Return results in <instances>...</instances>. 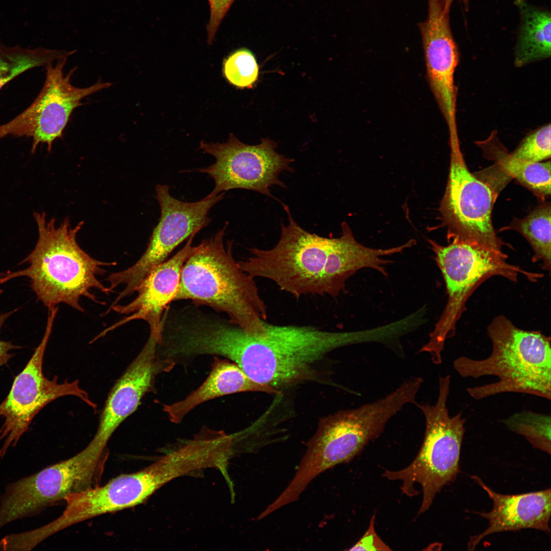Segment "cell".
<instances>
[{"label":"cell","mask_w":551,"mask_h":551,"mask_svg":"<svg viewBox=\"0 0 551 551\" xmlns=\"http://www.w3.org/2000/svg\"><path fill=\"white\" fill-rule=\"evenodd\" d=\"M492 148L495 160L507 176L516 179L541 198L550 196V160L544 162H525L513 157L503 149Z\"/></svg>","instance_id":"cb8c5ba5"},{"label":"cell","mask_w":551,"mask_h":551,"mask_svg":"<svg viewBox=\"0 0 551 551\" xmlns=\"http://www.w3.org/2000/svg\"><path fill=\"white\" fill-rule=\"evenodd\" d=\"M514 4L520 18L514 53V66L522 67L549 58L551 55L550 12L527 0H516Z\"/></svg>","instance_id":"44dd1931"},{"label":"cell","mask_w":551,"mask_h":551,"mask_svg":"<svg viewBox=\"0 0 551 551\" xmlns=\"http://www.w3.org/2000/svg\"><path fill=\"white\" fill-rule=\"evenodd\" d=\"M450 385L449 375L440 377L435 403L416 405L423 414L425 428L423 443L414 460L404 469L383 473L389 480H400L403 493L408 496L417 494L414 486L420 485L423 497L419 514L430 508L436 494L454 481L460 472L466 420L462 412L453 416L449 414L447 402Z\"/></svg>","instance_id":"ba28073f"},{"label":"cell","mask_w":551,"mask_h":551,"mask_svg":"<svg viewBox=\"0 0 551 551\" xmlns=\"http://www.w3.org/2000/svg\"><path fill=\"white\" fill-rule=\"evenodd\" d=\"M67 59L45 66V80L38 96L19 114L0 124V139L8 136L29 137L32 139V153L40 144H46L50 152L54 142L62 137L74 110L82 105V100L111 86L102 81L84 88L73 86L71 77L75 69L66 76L63 72Z\"/></svg>","instance_id":"7c38bea8"},{"label":"cell","mask_w":551,"mask_h":551,"mask_svg":"<svg viewBox=\"0 0 551 551\" xmlns=\"http://www.w3.org/2000/svg\"><path fill=\"white\" fill-rule=\"evenodd\" d=\"M266 327L263 338L243 333L235 363L253 381L281 392L314 381L317 365L331 352L367 339L365 330L335 332L267 321Z\"/></svg>","instance_id":"277c9868"},{"label":"cell","mask_w":551,"mask_h":551,"mask_svg":"<svg viewBox=\"0 0 551 551\" xmlns=\"http://www.w3.org/2000/svg\"><path fill=\"white\" fill-rule=\"evenodd\" d=\"M443 3H444V6H445V8L446 9H449L450 8V6H451L452 3L455 0H443ZM459 1L462 2L465 6H467L468 0H459Z\"/></svg>","instance_id":"4dcf8cb0"},{"label":"cell","mask_w":551,"mask_h":551,"mask_svg":"<svg viewBox=\"0 0 551 551\" xmlns=\"http://www.w3.org/2000/svg\"><path fill=\"white\" fill-rule=\"evenodd\" d=\"M246 392L281 393L272 387L253 381L235 363L215 356L211 372L205 382L184 399L171 404H163V409L169 420L177 424L203 403L226 395Z\"/></svg>","instance_id":"ffe728a7"},{"label":"cell","mask_w":551,"mask_h":551,"mask_svg":"<svg viewBox=\"0 0 551 551\" xmlns=\"http://www.w3.org/2000/svg\"><path fill=\"white\" fill-rule=\"evenodd\" d=\"M428 241L443 276L448 297L429 341L419 353H429L433 363L438 365L442 363L446 340L455 335L457 322L466 310L467 300L481 284L493 276L516 282L521 274L535 282L543 275L509 263L507 256L502 251L491 250L456 239L451 240L446 246L431 239Z\"/></svg>","instance_id":"52a82bcc"},{"label":"cell","mask_w":551,"mask_h":551,"mask_svg":"<svg viewBox=\"0 0 551 551\" xmlns=\"http://www.w3.org/2000/svg\"><path fill=\"white\" fill-rule=\"evenodd\" d=\"M210 6V18L207 26L208 43L211 44L217 30L234 0H208Z\"/></svg>","instance_id":"83f0119b"},{"label":"cell","mask_w":551,"mask_h":551,"mask_svg":"<svg viewBox=\"0 0 551 551\" xmlns=\"http://www.w3.org/2000/svg\"><path fill=\"white\" fill-rule=\"evenodd\" d=\"M283 206L288 223H281L277 244L268 249L249 248L251 256L237 261L239 266L252 278L269 280L296 297L338 296L347 279L365 267L364 246L356 240L345 222L341 224L339 237L320 236L301 228L288 206Z\"/></svg>","instance_id":"6da1fadb"},{"label":"cell","mask_w":551,"mask_h":551,"mask_svg":"<svg viewBox=\"0 0 551 551\" xmlns=\"http://www.w3.org/2000/svg\"><path fill=\"white\" fill-rule=\"evenodd\" d=\"M75 50L54 49L38 47L24 48L10 46L0 41V89L23 72L39 67H45L60 59L68 58Z\"/></svg>","instance_id":"7402d4cb"},{"label":"cell","mask_w":551,"mask_h":551,"mask_svg":"<svg viewBox=\"0 0 551 551\" xmlns=\"http://www.w3.org/2000/svg\"><path fill=\"white\" fill-rule=\"evenodd\" d=\"M450 166L440 210L449 241L456 239L496 251L503 243L492 222L495 196L492 188L472 174L462 155L459 137L449 139Z\"/></svg>","instance_id":"8fae6325"},{"label":"cell","mask_w":551,"mask_h":551,"mask_svg":"<svg viewBox=\"0 0 551 551\" xmlns=\"http://www.w3.org/2000/svg\"><path fill=\"white\" fill-rule=\"evenodd\" d=\"M156 198L160 217L151 236L147 247L140 259L128 268L112 273L107 280L113 290L122 285L123 290L116 297L120 301L136 292L139 286L155 267L166 261L172 252L193 234L209 225L211 209L224 197V193L194 202L179 200L171 195L169 186H156Z\"/></svg>","instance_id":"30bf717a"},{"label":"cell","mask_w":551,"mask_h":551,"mask_svg":"<svg viewBox=\"0 0 551 551\" xmlns=\"http://www.w3.org/2000/svg\"><path fill=\"white\" fill-rule=\"evenodd\" d=\"M143 468L120 474L103 485H97L67 496L65 509L54 521L40 528L41 535L51 536L80 522L106 513L138 505L155 492Z\"/></svg>","instance_id":"2e32d148"},{"label":"cell","mask_w":551,"mask_h":551,"mask_svg":"<svg viewBox=\"0 0 551 551\" xmlns=\"http://www.w3.org/2000/svg\"><path fill=\"white\" fill-rule=\"evenodd\" d=\"M58 308L48 310L45 331L39 345L22 371L16 377L6 398L0 404V442L3 441L0 457L10 447L15 446L29 429L34 417L46 405L59 397L73 395L94 409L96 405L79 386L78 381L58 382L45 378L42 365L44 353L51 336Z\"/></svg>","instance_id":"4fadbf2b"},{"label":"cell","mask_w":551,"mask_h":551,"mask_svg":"<svg viewBox=\"0 0 551 551\" xmlns=\"http://www.w3.org/2000/svg\"><path fill=\"white\" fill-rule=\"evenodd\" d=\"M109 453L91 441L68 459L8 485L0 501V529L99 485Z\"/></svg>","instance_id":"9c48e42d"},{"label":"cell","mask_w":551,"mask_h":551,"mask_svg":"<svg viewBox=\"0 0 551 551\" xmlns=\"http://www.w3.org/2000/svg\"><path fill=\"white\" fill-rule=\"evenodd\" d=\"M492 349L487 358L477 360L462 356L453 367L463 378L497 377L495 382L468 387L475 400L504 393H520L550 400L551 398L550 337L539 331L516 327L504 315L488 325Z\"/></svg>","instance_id":"5b68a950"},{"label":"cell","mask_w":551,"mask_h":551,"mask_svg":"<svg viewBox=\"0 0 551 551\" xmlns=\"http://www.w3.org/2000/svg\"><path fill=\"white\" fill-rule=\"evenodd\" d=\"M158 343L148 338L145 345L112 388L102 411L92 440L107 446L113 433L137 409L143 396L151 391L156 378L165 372L157 354Z\"/></svg>","instance_id":"ac0fdd59"},{"label":"cell","mask_w":551,"mask_h":551,"mask_svg":"<svg viewBox=\"0 0 551 551\" xmlns=\"http://www.w3.org/2000/svg\"><path fill=\"white\" fill-rule=\"evenodd\" d=\"M501 421L508 430L524 437L534 448L550 454V415L522 411Z\"/></svg>","instance_id":"d4e9b609"},{"label":"cell","mask_w":551,"mask_h":551,"mask_svg":"<svg viewBox=\"0 0 551 551\" xmlns=\"http://www.w3.org/2000/svg\"><path fill=\"white\" fill-rule=\"evenodd\" d=\"M33 216L38 238L33 250L20 263H28L29 266L1 273L0 285L14 278H28L32 291L48 310L63 303L84 312L80 303L83 297L105 305L92 290L106 294L112 292L97 276L106 272L104 267L115 266L116 262L96 260L80 246L77 236L84 221L72 227L70 219L65 218L57 225L55 218L48 219L44 212H34Z\"/></svg>","instance_id":"7a4b0ae2"},{"label":"cell","mask_w":551,"mask_h":551,"mask_svg":"<svg viewBox=\"0 0 551 551\" xmlns=\"http://www.w3.org/2000/svg\"><path fill=\"white\" fill-rule=\"evenodd\" d=\"M375 515L371 519L368 528L362 537L352 546L349 550H390L377 534L374 529Z\"/></svg>","instance_id":"f1b7e54d"},{"label":"cell","mask_w":551,"mask_h":551,"mask_svg":"<svg viewBox=\"0 0 551 551\" xmlns=\"http://www.w3.org/2000/svg\"><path fill=\"white\" fill-rule=\"evenodd\" d=\"M426 20L418 23L422 38L426 75L431 90L446 121L449 136L458 135L455 73L458 48L443 0H428Z\"/></svg>","instance_id":"9a60e30c"},{"label":"cell","mask_w":551,"mask_h":551,"mask_svg":"<svg viewBox=\"0 0 551 551\" xmlns=\"http://www.w3.org/2000/svg\"><path fill=\"white\" fill-rule=\"evenodd\" d=\"M276 147V143L269 139H262L260 144L251 145L240 141L233 134L225 143L202 141L199 148L213 156L215 161L196 170L213 180L214 187L209 195L242 189L274 198L270 188L273 185L285 188L279 175L284 171L293 170L290 166L293 160L279 154Z\"/></svg>","instance_id":"5bb4252c"},{"label":"cell","mask_w":551,"mask_h":551,"mask_svg":"<svg viewBox=\"0 0 551 551\" xmlns=\"http://www.w3.org/2000/svg\"><path fill=\"white\" fill-rule=\"evenodd\" d=\"M550 218V204L546 202L538 205L525 217L514 221L512 224L531 246L534 253L532 261H541L542 268L548 272L551 265Z\"/></svg>","instance_id":"603a6c76"},{"label":"cell","mask_w":551,"mask_h":551,"mask_svg":"<svg viewBox=\"0 0 551 551\" xmlns=\"http://www.w3.org/2000/svg\"><path fill=\"white\" fill-rule=\"evenodd\" d=\"M196 234L191 235L185 245L171 258L149 272L139 286L136 291L137 296L133 300L125 305L117 304L110 306L104 315L108 314L111 310L120 314L132 315L107 328L95 340L131 321L142 319L149 325V337L156 339L158 344L160 343L163 311L173 302L179 287L182 267L192 250V242Z\"/></svg>","instance_id":"e0dca14e"},{"label":"cell","mask_w":551,"mask_h":551,"mask_svg":"<svg viewBox=\"0 0 551 551\" xmlns=\"http://www.w3.org/2000/svg\"><path fill=\"white\" fill-rule=\"evenodd\" d=\"M259 66L255 56L247 48L231 53L223 63V73L232 85L241 88H251L257 81Z\"/></svg>","instance_id":"484cf974"},{"label":"cell","mask_w":551,"mask_h":551,"mask_svg":"<svg viewBox=\"0 0 551 551\" xmlns=\"http://www.w3.org/2000/svg\"><path fill=\"white\" fill-rule=\"evenodd\" d=\"M414 401L412 388L402 383L381 399L322 418L294 477L277 497L278 503L285 506L297 500L314 478L352 460L380 436L394 415Z\"/></svg>","instance_id":"8992f818"},{"label":"cell","mask_w":551,"mask_h":551,"mask_svg":"<svg viewBox=\"0 0 551 551\" xmlns=\"http://www.w3.org/2000/svg\"><path fill=\"white\" fill-rule=\"evenodd\" d=\"M228 224L203 240L184 263L173 302L190 300L225 313L229 321L256 338L266 336L267 306L254 278L242 270L233 255V241L224 245Z\"/></svg>","instance_id":"3957f363"},{"label":"cell","mask_w":551,"mask_h":551,"mask_svg":"<svg viewBox=\"0 0 551 551\" xmlns=\"http://www.w3.org/2000/svg\"><path fill=\"white\" fill-rule=\"evenodd\" d=\"M3 292L0 288V294ZM17 309L0 314V333L1 329L7 319ZM20 346L15 345L11 342H7L0 339V367L8 362L12 357L13 355L10 353V350L19 348Z\"/></svg>","instance_id":"f546056e"},{"label":"cell","mask_w":551,"mask_h":551,"mask_svg":"<svg viewBox=\"0 0 551 551\" xmlns=\"http://www.w3.org/2000/svg\"><path fill=\"white\" fill-rule=\"evenodd\" d=\"M472 479L478 484L492 499V510L479 513L488 520L489 525L482 533L470 537L467 544L468 550H473L485 537L496 533L516 531L523 529L538 530L550 533V489L517 495L497 493L478 477Z\"/></svg>","instance_id":"d6986e66"},{"label":"cell","mask_w":551,"mask_h":551,"mask_svg":"<svg viewBox=\"0 0 551 551\" xmlns=\"http://www.w3.org/2000/svg\"><path fill=\"white\" fill-rule=\"evenodd\" d=\"M550 123L537 129L527 135L511 155L528 162H540L550 158Z\"/></svg>","instance_id":"4316f807"}]
</instances>
